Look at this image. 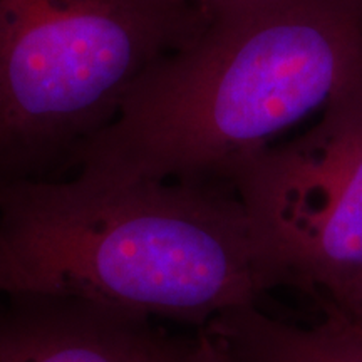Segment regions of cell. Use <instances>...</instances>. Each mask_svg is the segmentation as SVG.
Masks as SVG:
<instances>
[{"instance_id":"6da1fadb","label":"cell","mask_w":362,"mask_h":362,"mask_svg":"<svg viewBox=\"0 0 362 362\" xmlns=\"http://www.w3.org/2000/svg\"><path fill=\"white\" fill-rule=\"evenodd\" d=\"M287 272L228 183L0 181V296H52L205 325Z\"/></svg>"},{"instance_id":"7a4b0ae2","label":"cell","mask_w":362,"mask_h":362,"mask_svg":"<svg viewBox=\"0 0 362 362\" xmlns=\"http://www.w3.org/2000/svg\"><path fill=\"white\" fill-rule=\"evenodd\" d=\"M155 62L76 171L220 181L362 89V0H230Z\"/></svg>"},{"instance_id":"3957f363","label":"cell","mask_w":362,"mask_h":362,"mask_svg":"<svg viewBox=\"0 0 362 362\" xmlns=\"http://www.w3.org/2000/svg\"><path fill=\"white\" fill-rule=\"evenodd\" d=\"M208 8L180 0H0V181L54 180Z\"/></svg>"},{"instance_id":"277c9868","label":"cell","mask_w":362,"mask_h":362,"mask_svg":"<svg viewBox=\"0 0 362 362\" xmlns=\"http://www.w3.org/2000/svg\"><path fill=\"white\" fill-rule=\"evenodd\" d=\"M230 185L291 284L337 302L362 277V89Z\"/></svg>"},{"instance_id":"5b68a950","label":"cell","mask_w":362,"mask_h":362,"mask_svg":"<svg viewBox=\"0 0 362 362\" xmlns=\"http://www.w3.org/2000/svg\"><path fill=\"white\" fill-rule=\"evenodd\" d=\"M0 362H171L183 339L148 317L69 297H8Z\"/></svg>"},{"instance_id":"8992f818","label":"cell","mask_w":362,"mask_h":362,"mask_svg":"<svg viewBox=\"0 0 362 362\" xmlns=\"http://www.w3.org/2000/svg\"><path fill=\"white\" fill-rule=\"evenodd\" d=\"M309 327L272 319L253 307L223 312L208 334L245 362H362V315L327 307Z\"/></svg>"},{"instance_id":"52a82bcc","label":"cell","mask_w":362,"mask_h":362,"mask_svg":"<svg viewBox=\"0 0 362 362\" xmlns=\"http://www.w3.org/2000/svg\"><path fill=\"white\" fill-rule=\"evenodd\" d=\"M171 362H245L223 342L202 330L194 339H183Z\"/></svg>"},{"instance_id":"ba28073f","label":"cell","mask_w":362,"mask_h":362,"mask_svg":"<svg viewBox=\"0 0 362 362\" xmlns=\"http://www.w3.org/2000/svg\"><path fill=\"white\" fill-rule=\"evenodd\" d=\"M327 307H334V309L362 315V277L337 302L327 304Z\"/></svg>"},{"instance_id":"9c48e42d","label":"cell","mask_w":362,"mask_h":362,"mask_svg":"<svg viewBox=\"0 0 362 362\" xmlns=\"http://www.w3.org/2000/svg\"><path fill=\"white\" fill-rule=\"evenodd\" d=\"M180 2H188V4H194V6L210 7V6H216V4L230 2V0H180Z\"/></svg>"}]
</instances>
